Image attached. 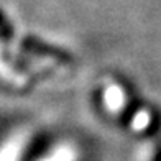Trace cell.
Instances as JSON below:
<instances>
[{"label":"cell","instance_id":"277c9868","mask_svg":"<svg viewBox=\"0 0 161 161\" xmlns=\"http://www.w3.org/2000/svg\"><path fill=\"white\" fill-rule=\"evenodd\" d=\"M17 150L15 148H7L0 153V161H15Z\"/></svg>","mask_w":161,"mask_h":161},{"label":"cell","instance_id":"3957f363","mask_svg":"<svg viewBox=\"0 0 161 161\" xmlns=\"http://www.w3.org/2000/svg\"><path fill=\"white\" fill-rule=\"evenodd\" d=\"M148 123H150V114L146 110H140V112H136V115L133 117L131 125H133V128L136 131H142V130H145L146 127H148Z\"/></svg>","mask_w":161,"mask_h":161},{"label":"cell","instance_id":"7a4b0ae2","mask_svg":"<svg viewBox=\"0 0 161 161\" xmlns=\"http://www.w3.org/2000/svg\"><path fill=\"white\" fill-rule=\"evenodd\" d=\"M74 159V153H72L71 148H68V146H63V148L56 150L51 156H48L46 159L43 161H72Z\"/></svg>","mask_w":161,"mask_h":161},{"label":"cell","instance_id":"6da1fadb","mask_svg":"<svg viewBox=\"0 0 161 161\" xmlns=\"http://www.w3.org/2000/svg\"><path fill=\"white\" fill-rule=\"evenodd\" d=\"M104 102H105V107L110 112H119L125 105V94H123L122 87L115 86V84L108 86L104 92Z\"/></svg>","mask_w":161,"mask_h":161}]
</instances>
